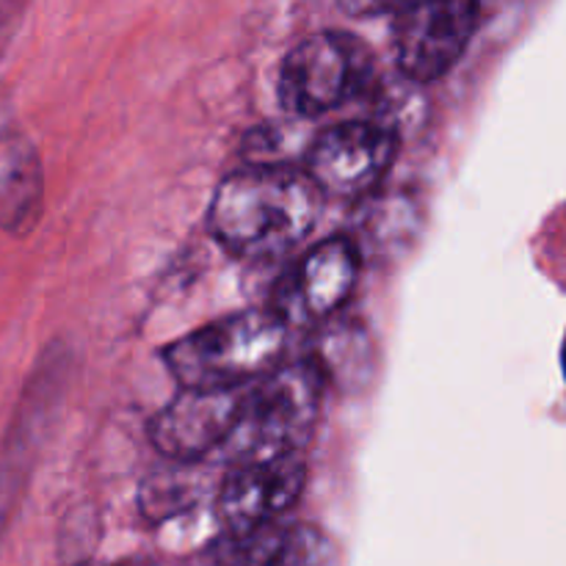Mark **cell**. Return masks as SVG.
Returning <instances> with one entry per match:
<instances>
[{
	"mask_svg": "<svg viewBox=\"0 0 566 566\" xmlns=\"http://www.w3.org/2000/svg\"><path fill=\"white\" fill-rule=\"evenodd\" d=\"M28 3H31V0H0V61H3L17 28H20Z\"/></svg>",
	"mask_w": 566,
	"mask_h": 566,
	"instance_id": "obj_15",
	"label": "cell"
},
{
	"mask_svg": "<svg viewBox=\"0 0 566 566\" xmlns=\"http://www.w3.org/2000/svg\"><path fill=\"white\" fill-rule=\"evenodd\" d=\"M64 385L66 354L61 348H48L22 387V396L0 446V539L25 497L39 453L48 442L55 415L64 401Z\"/></svg>",
	"mask_w": 566,
	"mask_h": 566,
	"instance_id": "obj_5",
	"label": "cell"
},
{
	"mask_svg": "<svg viewBox=\"0 0 566 566\" xmlns=\"http://www.w3.org/2000/svg\"><path fill=\"white\" fill-rule=\"evenodd\" d=\"M398 155V136L379 122H340L307 149V175L324 197L359 199L385 182Z\"/></svg>",
	"mask_w": 566,
	"mask_h": 566,
	"instance_id": "obj_6",
	"label": "cell"
},
{
	"mask_svg": "<svg viewBox=\"0 0 566 566\" xmlns=\"http://www.w3.org/2000/svg\"><path fill=\"white\" fill-rule=\"evenodd\" d=\"M44 210V169L39 149L22 130H0V230L25 238Z\"/></svg>",
	"mask_w": 566,
	"mask_h": 566,
	"instance_id": "obj_11",
	"label": "cell"
},
{
	"mask_svg": "<svg viewBox=\"0 0 566 566\" xmlns=\"http://www.w3.org/2000/svg\"><path fill=\"white\" fill-rule=\"evenodd\" d=\"M291 326L274 310H243L171 343L166 368L180 387H247L282 365Z\"/></svg>",
	"mask_w": 566,
	"mask_h": 566,
	"instance_id": "obj_3",
	"label": "cell"
},
{
	"mask_svg": "<svg viewBox=\"0 0 566 566\" xmlns=\"http://www.w3.org/2000/svg\"><path fill=\"white\" fill-rule=\"evenodd\" d=\"M374 55L340 31L302 39L280 66L276 94L287 114L315 119L363 97L374 83Z\"/></svg>",
	"mask_w": 566,
	"mask_h": 566,
	"instance_id": "obj_4",
	"label": "cell"
},
{
	"mask_svg": "<svg viewBox=\"0 0 566 566\" xmlns=\"http://www.w3.org/2000/svg\"><path fill=\"white\" fill-rule=\"evenodd\" d=\"M363 271L357 243L329 238L310 247L274 291V310L287 326H318L352 298Z\"/></svg>",
	"mask_w": 566,
	"mask_h": 566,
	"instance_id": "obj_8",
	"label": "cell"
},
{
	"mask_svg": "<svg viewBox=\"0 0 566 566\" xmlns=\"http://www.w3.org/2000/svg\"><path fill=\"white\" fill-rule=\"evenodd\" d=\"M307 468L298 453L232 464L216 492V514L230 536L276 523L302 497Z\"/></svg>",
	"mask_w": 566,
	"mask_h": 566,
	"instance_id": "obj_10",
	"label": "cell"
},
{
	"mask_svg": "<svg viewBox=\"0 0 566 566\" xmlns=\"http://www.w3.org/2000/svg\"><path fill=\"white\" fill-rule=\"evenodd\" d=\"M324 191L307 171L252 164L219 182L208 224L216 241L241 260H280L302 247L321 221Z\"/></svg>",
	"mask_w": 566,
	"mask_h": 566,
	"instance_id": "obj_1",
	"label": "cell"
},
{
	"mask_svg": "<svg viewBox=\"0 0 566 566\" xmlns=\"http://www.w3.org/2000/svg\"><path fill=\"white\" fill-rule=\"evenodd\" d=\"M479 0H415L398 14L396 59L415 83H434L457 66L479 31Z\"/></svg>",
	"mask_w": 566,
	"mask_h": 566,
	"instance_id": "obj_7",
	"label": "cell"
},
{
	"mask_svg": "<svg viewBox=\"0 0 566 566\" xmlns=\"http://www.w3.org/2000/svg\"><path fill=\"white\" fill-rule=\"evenodd\" d=\"M249 387V385H247ZM247 387L193 390L182 387L149 423V440L171 462H202L219 457L241 418Z\"/></svg>",
	"mask_w": 566,
	"mask_h": 566,
	"instance_id": "obj_9",
	"label": "cell"
},
{
	"mask_svg": "<svg viewBox=\"0 0 566 566\" xmlns=\"http://www.w3.org/2000/svg\"><path fill=\"white\" fill-rule=\"evenodd\" d=\"M562 368H564V376H566V337H564V348H562Z\"/></svg>",
	"mask_w": 566,
	"mask_h": 566,
	"instance_id": "obj_16",
	"label": "cell"
},
{
	"mask_svg": "<svg viewBox=\"0 0 566 566\" xmlns=\"http://www.w3.org/2000/svg\"><path fill=\"white\" fill-rule=\"evenodd\" d=\"M340 9L352 17H381V14H401L415 0H337Z\"/></svg>",
	"mask_w": 566,
	"mask_h": 566,
	"instance_id": "obj_14",
	"label": "cell"
},
{
	"mask_svg": "<svg viewBox=\"0 0 566 566\" xmlns=\"http://www.w3.org/2000/svg\"><path fill=\"white\" fill-rule=\"evenodd\" d=\"M224 566H335V547L313 525H280L276 520L230 536Z\"/></svg>",
	"mask_w": 566,
	"mask_h": 566,
	"instance_id": "obj_12",
	"label": "cell"
},
{
	"mask_svg": "<svg viewBox=\"0 0 566 566\" xmlns=\"http://www.w3.org/2000/svg\"><path fill=\"white\" fill-rule=\"evenodd\" d=\"M324 390L326 370L315 359L276 365L247 387L241 418L219 457L232 468L298 453L313 440Z\"/></svg>",
	"mask_w": 566,
	"mask_h": 566,
	"instance_id": "obj_2",
	"label": "cell"
},
{
	"mask_svg": "<svg viewBox=\"0 0 566 566\" xmlns=\"http://www.w3.org/2000/svg\"><path fill=\"white\" fill-rule=\"evenodd\" d=\"M197 495L199 492H193V486L188 484V479L182 473L155 475V479H149V484L144 486L142 509L149 520H166L191 506Z\"/></svg>",
	"mask_w": 566,
	"mask_h": 566,
	"instance_id": "obj_13",
	"label": "cell"
}]
</instances>
